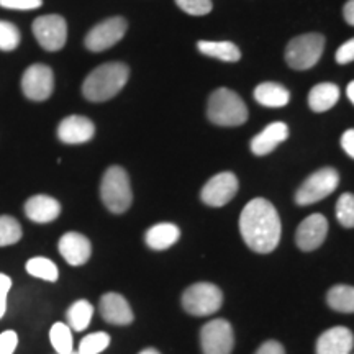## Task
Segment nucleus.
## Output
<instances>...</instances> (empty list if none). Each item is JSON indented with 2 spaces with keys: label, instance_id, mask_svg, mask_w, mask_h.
<instances>
[{
  "label": "nucleus",
  "instance_id": "5",
  "mask_svg": "<svg viewBox=\"0 0 354 354\" xmlns=\"http://www.w3.org/2000/svg\"><path fill=\"white\" fill-rule=\"evenodd\" d=\"M223 304V294L210 282H197L183 294V307L194 317H207L218 312Z\"/></svg>",
  "mask_w": 354,
  "mask_h": 354
},
{
  "label": "nucleus",
  "instance_id": "34",
  "mask_svg": "<svg viewBox=\"0 0 354 354\" xmlns=\"http://www.w3.org/2000/svg\"><path fill=\"white\" fill-rule=\"evenodd\" d=\"M0 6L10 10H33L43 6V0H0Z\"/></svg>",
  "mask_w": 354,
  "mask_h": 354
},
{
  "label": "nucleus",
  "instance_id": "31",
  "mask_svg": "<svg viewBox=\"0 0 354 354\" xmlns=\"http://www.w3.org/2000/svg\"><path fill=\"white\" fill-rule=\"evenodd\" d=\"M20 44V32L10 21L0 20V50L13 51Z\"/></svg>",
  "mask_w": 354,
  "mask_h": 354
},
{
  "label": "nucleus",
  "instance_id": "24",
  "mask_svg": "<svg viewBox=\"0 0 354 354\" xmlns=\"http://www.w3.org/2000/svg\"><path fill=\"white\" fill-rule=\"evenodd\" d=\"M68 325L74 331H84L91 325L92 317H94V307L87 300H77L71 305L68 310Z\"/></svg>",
  "mask_w": 354,
  "mask_h": 354
},
{
  "label": "nucleus",
  "instance_id": "32",
  "mask_svg": "<svg viewBox=\"0 0 354 354\" xmlns=\"http://www.w3.org/2000/svg\"><path fill=\"white\" fill-rule=\"evenodd\" d=\"M177 7L189 15H207L212 10V0H176Z\"/></svg>",
  "mask_w": 354,
  "mask_h": 354
},
{
  "label": "nucleus",
  "instance_id": "7",
  "mask_svg": "<svg viewBox=\"0 0 354 354\" xmlns=\"http://www.w3.org/2000/svg\"><path fill=\"white\" fill-rule=\"evenodd\" d=\"M339 174L333 167H323L313 172L305 179V183L300 185L297 194H295V202L299 205H312L328 197L338 187Z\"/></svg>",
  "mask_w": 354,
  "mask_h": 354
},
{
  "label": "nucleus",
  "instance_id": "4",
  "mask_svg": "<svg viewBox=\"0 0 354 354\" xmlns=\"http://www.w3.org/2000/svg\"><path fill=\"white\" fill-rule=\"evenodd\" d=\"M100 197L104 205L112 214H125L133 202L130 177L120 166H112L105 171L100 184Z\"/></svg>",
  "mask_w": 354,
  "mask_h": 354
},
{
  "label": "nucleus",
  "instance_id": "1",
  "mask_svg": "<svg viewBox=\"0 0 354 354\" xmlns=\"http://www.w3.org/2000/svg\"><path fill=\"white\" fill-rule=\"evenodd\" d=\"M240 232L245 243L254 253L268 254L281 241V218L277 210L266 198H253L240 215Z\"/></svg>",
  "mask_w": 354,
  "mask_h": 354
},
{
  "label": "nucleus",
  "instance_id": "42",
  "mask_svg": "<svg viewBox=\"0 0 354 354\" xmlns=\"http://www.w3.org/2000/svg\"><path fill=\"white\" fill-rule=\"evenodd\" d=\"M71 354H79V353H74V351H73V353H71Z\"/></svg>",
  "mask_w": 354,
  "mask_h": 354
},
{
  "label": "nucleus",
  "instance_id": "17",
  "mask_svg": "<svg viewBox=\"0 0 354 354\" xmlns=\"http://www.w3.org/2000/svg\"><path fill=\"white\" fill-rule=\"evenodd\" d=\"M59 253L71 266L86 264L92 254V245L81 233H64L59 240Z\"/></svg>",
  "mask_w": 354,
  "mask_h": 354
},
{
  "label": "nucleus",
  "instance_id": "22",
  "mask_svg": "<svg viewBox=\"0 0 354 354\" xmlns=\"http://www.w3.org/2000/svg\"><path fill=\"white\" fill-rule=\"evenodd\" d=\"M339 100V87L336 84L323 82L310 91L308 105L313 112H326Z\"/></svg>",
  "mask_w": 354,
  "mask_h": 354
},
{
  "label": "nucleus",
  "instance_id": "13",
  "mask_svg": "<svg viewBox=\"0 0 354 354\" xmlns=\"http://www.w3.org/2000/svg\"><path fill=\"white\" fill-rule=\"evenodd\" d=\"M328 234V221L320 214H313L299 225L295 243L302 251H313L320 248Z\"/></svg>",
  "mask_w": 354,
  "mask_h": 354
},
{
  "label": "nucleus",
  "instance_id": "8",
  "mask_svg": "<svg viewBox=\"0 0 354 354\" xmlns=\"http://www.w3.org/2000/svg\"><path fill=\"white\" fill-rule=\"evenodd\" d=\"M201 344L203 354H232L234 333L230 322L215 318L205 323L201 331Z\"/></svg>",
  "mask_w": 354,
  "mask_h": 354
},
{
  "label": "nucleus",
  "instance_id": "40",
  "mask_svg": "<svg viewBox=\"0 0 354 354\" xmlns=\"http://www.w3.org/2000/svg\"><path fill=\"white\" fill-rule=\"evenodd\" d=\"M346 94H348V99L353 102L354 105V81L348 84V88H346Z\"/></svg>",
  "mask_w": 354,
  "mask_h": 354
},
{
  "label": "nucleus",
  "instance_id": "41",
  "mask_svg": "<svg viewBox=\"0 0 354 354\" xmlns=\"http://www.w3.org/2000/svg\"><path fill=\"white\" fill-rule=\"evenodd\" d=\"M140 354H161L158 351V349H154V348H148V349H143V351H141Z\"/></svg>",
  "mask_w": 354,
  "mask_h": 354
},
{
  "label": "nucleus",
  "instance_id": "14",
  "mask_svg": "<svg viewBox=\"0 0 354 354\" xmlns=\"http://www.w3.org/2000/svg\"><path fill=\"white\" fill-rule=\"evenodd\" d=\"M94 123L82 115H71L66 117L57 127V138L66 145H82L94 138Z\"/></svg>",
  "mask_w": 354,
  "mask_h": 354
},
{
  "label": "nucleus",
  "instance_id": "23",
  "mask_svg": "<svg viewBox=\"0 0 354 354\" xmlns=\"http://www.w3.org/2000/svg\"><path fill=\"white\" fill-rule=\"evenodd\" d=\"M198 51L202 55L225 61V63H236L241 59V51L232 41H198Z\"/></svg>",
  "mask_w": 354,
  "mask_h": 354
},
{
  "label": "nucleus",
  "instance_id": "9",
  "mask_svg": "<svg viewBox=\"0 0 354 354\" xmlns=\"http://www.w3.org/2000/svg\"><path fill=\"white\" fill-rule=\"evenodd\" d=\"M33 35L46 51H59L68 41V24L61 15H43L33 21Z\"/></svg>",
  "mask_w": 354,
  "mask_h": 354
},
{
  "label": "nucleus",
  "instance_id": "30",
  "mask_svg": "<svg viewBox=\"0 0 354 354\" xmlns=\"http://www.w3.org/2000/svg\"><path fill=\"white\" fill-rule=\"evenodd\" d=\"M336 218L344 228H354V196L343 194L336 202Z\"/></svg>",
  "mask_w": 354,
  "mask_h": 354
},
{
  "label": "nucleus",
  "instance_id": "35",
  "mask_svg": "<svg viewBox=\"0 0 354 354\" xmlns=\"http://www.w3.org/2000/svg\"><path fill=\"white\" fill-rule=\"evenodd\" d=\"M12 289V279L7 274L0 272V318L7 312V297Z\"/></svg>",
  "mask_w": 354,
  "mask_h": 354
},
{
  "label": "nucleus",
  "instance_id": "21",
  "mask_svg": "<svg viewBox=\"0 0 354 354\" xmlns=\"http://www.w3.org/2000/svg\"><path fill=\"white\" fill-rule=\"evenodd\" d=\"M254 99L264 107H286L290 100L289 91L276 82H264L254 88Z\"/></svg>",
  "mask_w": 354,
  "mask_h": 354
},
{
  "label": "nucleus",
  "instance_id": "11",
  "mask_svg": "<svg viewBox=\"0 0 354 354\" xmlns=\"http://www.w3.org/2000/svg\"><path fill=\"white\" fill-rule=\"evenodd\" d=\"M55 88V76L51 68L46 64H32L21 77V91L25 97L33 102H43L50 99Z\"/></svg>",
  "mask_w": 354,
  "mask_h": 354
},
{
  "label": "nucleus",
  "instance_id": "27",
  "mask_svg": "<svg viewBox=\"0 0 354 354\" xmlns=\"http://www.w3.org/2000/svg\"><path fill=\"white\" fill-rule=\"evenodd\" d=\"M26 272L30 276L43 279L48 282H56L59 277V271H57V266L48 258H32L26 263Z\"/></svg>",
  "mask_w": 354,
  "mask_h": 354
},
{
  "label": "nucleus",
  "instance_id": "25",
  "mask_svg": "<svg viewBox=\"0 0 354 354\" xmlns=\"http://www.w3.org/2000/svg\"><path fill=\"white\" fill-rule=\"evenodd\" d=\"M326 302L336 312L354 313V287L335 286L326 294Z\"/></svg>",
  "mask_w": 354,
  "mask_h": 354
},
{
  "label": "nucleus",
  "instance_id": "19",
  "mask_svg": "<svg viewBox=\"0 0 354 354\" xmlns=\"http://www.w3.org/2000/svg\"><path fill=\"white\" fill-rule=\"evenodd\" d=\"M25 214L35 223H50L61 214V203L50 196H33L25 203Z\"/></svg>",
  "mask_w": 354,
  "mask_h": 354
},
{
  "label": "nucleus",
  "instance_id": "6",
  "mask_svg": "<svg viewBox=\"0 0 354 354\" xmlns=\"http://www.w3.org/2000/svg\"><path fill=\"white\" fill-rule=\"evenodd\" d=\"M325 48V38L318 33H307L295 37L287 44L286 61L292 69L305 71L318 63Z\"/></svg>",
  "mask_w": 354,
  "mask_h": 354
},
{
  "label": "nucleus",
  "instance_id": "16",
  "mask_svg": "<svg viewBox=\"0 0 354 354\" xmlns=\"http://www.w3.org/2000/svg\"><path fill=\"white\" fill-rule=\"evenodd\" d=\"M99 310L102 318L112 325L125 326L133 322L131 307L128 305L127 299L117 292H109V294L102 295Z\"/></svg>",
  "mask_w": 354,
  "mask_h": 354
},
{
  "label": "nucleus",
  "instance_id": "2",
  "mask_svg": "<svg viewBox=\"0 0 354 354\" xmlns=\"http://www.w3.org/2000/svg\"><path fill=\"white\" fill-rule=\"evenodd\" d=\"M130 69L123 63H107L92 71L82 84V94L91 102L112 99L125 87Z\"/></svg>",
  "mask_w": 354,
  "mask_h": 354
},
{
  "label": "nucleus",
  "instance_id": "28",
  "mask_svg": "<svg viewBox=\"0 0 354 354\" xmlns=\"http://www.w3.org/2000/svg\"><path fill=\"white\" fill-rule=\"evenodd\" d=\"M21 238V227L13 216H0V246H10L19 243Z\"/></svg>",
  "mask_w": 354,
  "mask_h": 354
},
{
  "label": "nucleus",
  "instance_id": "39",
  "mask_svg": "<svg viewBox=\"0 0 354 354\" xmlns=\"http://www.w3.org/2000/svg\"><path fill=\"white\" fill-rule=\"evenodd\" d=\"M343 17L349 25L354 26V0H348L343 8Z\"/></svg>",
  "mask_w": 354,
  "mask_h": 354
},
{
  "label": "nucleus",
  "instance_id": "38",
  "mask_svg": "<svg viewBox=\"0 0 354 354\" xmlns=\"http://www.w3.org/2000/svg\"><path fill=\"white\" fill-rule=\"evenodd\" d=\"M342 148L354 159V130H346L342 136Z\"/></svg>",
  "mask_w": 354,
  "mask_h": 354
},
{
  "label": "nucleus",
  "instance_id": "26",
  "mask_svg": "<svg viewBox=\"0 0 354 354\" xmlns=\"http://www.w3.org/2000/svg\"><path fill=\"white\" fill-rule=\"evenodd\" d=\"M50 342L57 354H71L74 351L73 330L66 323H55L50 330Z\"/></svg>",
  "mask_w": 354,
  "mask_h": 354
},
{
  "label": "nucleus",
  "instance_id": "29",
  "mask_svg": "<svg viewBox=\"0 0 354 354\" xmlns=\"http://www.w3.org/2000/svg\"><path fill=\"white\" fill-rule=\"evenodd\" d=\"M110 335L104 331H97L84 336L81 344H79V354H100L102 351L109 348Z\"/></svg>",
  "mask_w": 354,
  "mask_h": 354
},
{
  "label": "nucleus",
  "instance_id": "20",
  "mask_svg": "<svg viewBox=\"0 0 354 354\" xmlns=\"http://www.w3.org/2000/svg\"><path fill=\"white\" fill-rule=\"evenodd\" d=\"M180 238V230L174 223H158L146 232L145 241L154 251H165L174 246Z\"/></svg>",
  "mask_w": 354,
  "mask_h": 354
},
{
  "label": "nucleus",
  "instance_id": "36",
  "mask_svg": "<svg viewBox=\"0 0 354 354\" xmlns=\"http://www.w3.org/2000/svg\"><path fill=\"white\" fill-rule=\"evenodd\" d=\"M354 61V38L349 39L336 51V63L338 64H349Z\"/></svg>",
  "mask_w": 354,
  "mask_h": 354
},
{
  "label": "nucleus",
  "instance_id": "3",
  "mask_svg": "<svg viewBox=\"0 0 354 354\" xmlns=\"http://www.w3.org/2000/svg\"><path fill=\"white\" fill-rule=\"evenodd\" d=\"M207 115L215 125L238 127L248 120V109L240 95L227 87H220L210 95Z\"/></svg>",
  "mask_w": 354,
  "mask_h": 354
},
{
  "label": "nucleus",
  "instance_id": "10",
  "mask_svg": "<svg viewBox=\"0 0 354 354\" xmlns=\"http://www.w3.org/2000/svg\"><path fill=\"white\" fill-rule=\"evenodd\" d=\"M127 20L122 17H112L95 25L86 37V48L88 51L100 53L112 48L127 33Z\"/></svg>",
  "mask_w": 354,
  "mask_h": 354
},
{
  "label": "nucleus",
  "instance_id": "37",
  "mask_svg": "<svg viewBox=\"0 0 354 354\" xmlns=\"http://www.w3.org/2000/svg\"><path fill=\"white\" fill-rule=\"evenodd\" d=\"M256 354H286L284 351V346H282L281 343L277 342H266L259 346L258 351H256Z\"/></svg>",
  "mask_w": 354,
  "mask_h": 354
},
{
  "label": "nucleus",
  "instance_id": "12",
  "mask_svg": "<svg viewBox=\"0 0 354 354\" xmlns=\"http://www.w3.org/2000/svg\"><path fill=\"white\" fill-rule=\"evenodd\" d=\"M238 179L233 172H220L203 185L201 198L210 207H223L236 196Z\"/></svg>",
  "mask_w": 354,
  "mask_h": 354
},
{
  "label": "nucleus",
  "instance_id": "15",
  "mask_svg": "<svg viewBox=\"0 0 354 354\" xmlns=\"http://www.w3.org/2000/svg\"><path fill=\"white\" fill-rule=\"evenodd\" d=\"M354 335L346 326H333L317 339V354H351Z\"/></svg>",
  "mask_w": 354,
  "mask_h": 354
},
{
  "label": "nucleus",
  "instance_id": "33",
  "mask_svg": "<svg viewBox=\"0 0 354 354\" xmlns=\"http://www.w3.org/2000/svg\"><path fill=\"white\" fill-rule=\"evenodd\" d=\"M19 344V335L15 331L7 330L0 333V354H13Z\"/></svg>",
  "mask_w": 354,
  "mask_h": 354
},
{
  "label": "nucleus",
  "instance_id": "18",
  "mask_svg": "<svg viewBox=\"0 0 354 354\" xmlns=\"http://www.w3.org/2000/svg\"><path fill=\"white\" fill-rule=\"evenodd\" d=\"M287 136H289V127L286 123H271L251 140V151L256 156H266V154L272 153L282 141H286Z\"/></svg>",
  "mask_w": 354,
  "mask_h": 354
}]
</instances>
